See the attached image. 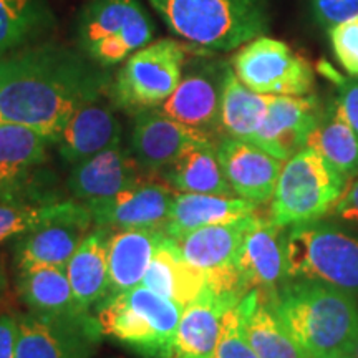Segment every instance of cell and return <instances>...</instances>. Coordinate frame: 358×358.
Instances as JSON below:
<instances>
[{
    "label": "cell",
    "mask_w": 358,
    "mask_h": 358,
    "mask_svg": "<svg viewBox=\"0 0 358 358\" xmlns=\"http://www.w3.org/2000/svg\"><path fill=\"white\" fill-rule=\"evenodd\" d=\"M110 70L78 48L40 42L0 58V124H22L57 143L75 111L110 93Z\"/></svg>",
    "instance_id": "obj_1"
},
{
    "label": "cell",
    "mask_w": 358,
    "mask_h": 358,
    "mask_svg": "<svg viewBox=\"0 0 358 358\" xmlns=\"http://www.w3.org/2000/svg\"><path fill=\"white\" fill-rule=\"evenodd\" d=\"M271 299L308 358L352 355L358 338V307L350 292L324 282L287 279Z\"/></svg>",
    "instance_id": "obj_2"
},
{
    "label": "cell",
    "mask_w": 358,
    "mask_h": 358,
    "mask_svg": "<svg viewBox=\"0 0 358 358\" xmlns=\"http://www.w3.org/2000/svg\"><path fill=\"white\" fill-rule=\"evenodd\" d=\"M169 32L208 52L241 48L268 29L267 0H150Z\"/></svg>",
    "instance_id": "obj_3"
},
{
    "label": "cell",
    "mask_w": 358,
    "mask_h": 358,
    "mask_svg": "<svg viewBox=\"0 0 358 358\" xmlns=\"http://www.w3.org/2000/svg\"><path fill=\"white\" fill-rule=\"evenodd\" d=\"M182 308L155 290L138 285L110 294L93 315L103 337L122 343L143 358H173Z\"/></svg>",
    "instance_id": "obj_4"
},
{
    "label": "cell",
    "mask_w": 358,
    "mask_h": 358,
    "mask_svg": "<svg viewBox=\"0 0 358 358\" xmlns=\"http://www.w3.org/2000/svg\"><path fill=\"white\" fill-rule=\"evenodd\" d=\"M73 30L78 50L110 69L153 42L156 25L140 0H87Z\"/></svg>",
    "instance_id": "obj_5"
},
{
    "label": "cell",
    "mask_w": 358,
    "mask_h": 358,
    "mask_svg": "<svg viewBox=\"0 0 358 358\" xmlns=\"http://www.w3.org/2000/svg\"><path fill=\"white\" fill-rule=\"evenodd\" d=\"M348 179L313 148H302L282 166L271 204L277 226L319 221L347 191Z\"/></svg>",
    "instance_id": "obj_6"
},
{
    "label": "cell",
    "mask_w": 358,
    "mask_h": 358,
    "mask_svg": "<svg viewBox=\"0 0 358 358\" xmlns=\"http://www.w3.org/2000/svg\"><path fill=\"white\" fill-rule=\"evenodd\" d=\"M287 279L324 282L358 292V239L329 222L312 221L285 231Z\"/></svg>",
    "instance_id": "obj_7"
},
{
    "label": "cell",
    "mask_w": 358,
    "mask_h": 358,
    "mask_svg": "<svg viewBox=\"0 0 358 358\" xmlns=\"http://www.w3.org/2000/svg\"><path fill=\"white\" fill-rule=\"evenodd\" d=\"M187 57L186 45L161 38L148 43L123 62L110 88L113 106L129 113L158 108L181 82Z\"/></svg>",
    "instance_id": "obj_8"
},
{
    "label": "cell",
    "mask_w": 358,
    "mask_h": 358,
    "mask_svg": "<svg viewBox=\"0 0 358 358\" xmlns=\"http://www.w3.org/2000/svg\"><path fill=\"white\" fill-rule=\"evenodd\" d=\"M232 70L245 87L262 95L303 96L313 88V69L282 40L261 35L244 43Z\"/></svg>",
    "instance_id": "obj_9"
},
{
    "label": "cell",
    "mask_w": 358,
    "mask_h": 358,
    "mask_svg": "<svg viewBox=\"0 0 358 358\" xmlns=\"http://www.w3.org/2000/svg\"><path fill=\"white\" fill-rule=\"evenodd\" d=\"M93 226V214L82 201L48 204L42 217L17 237V271L32 266L66 267Z\"/></svg>",
    "instance_id": "obj_10"
},
{
    "label": "cell",
    "mask_w": 358,
    "mask_h": 358,
    "mask_svg": "<svg viewBox=\"0 0 358 358\" xmlns=\"http://www.w3.org/2000/svg\"><path fill=\"white\" fill-rule=\"evenodd\" d=\"M101 338L93 312L17 315V358H90Z\"/></svg>",
    "instance_id": "obj_11"
},
{
    "label": "cell",
    "mask_w": 358,
    "mask_h": 358,
    "mask_svg": "<svg viewBox=\"0 0 358 358\" xmlns=\"http://www.w3.org/2000/svg\"><path fill=\"white\" fill-rule=\"evenodd\" d=\"M254 216L256 214L237 221L199 227L173 241L185 261L208 275L211 287L244 299L245 292L237 274V256Z\"/></svg>",
    "instance_id": "obj_12"
},
{
    "label": "cell",
    "mask_w": 358,
    "mask_h": 358,
    "mask_svg": "<svg viewBox=\"0 0 358 358\" xmlns=\"http://www.w3.org/2000/svg\"><path fill=\"white\" fill-rule=\"evenodd\" d=\"M227 70L229 65L224 62L199 60L191 64L182 71L173 95L158 106L159 111L219 143L224 138L221 103Z\"/></svg>",
    "instance_id": "obj_13"
},
{
    "label": "cell",
    "mask_w": 358,
    "mask_h": 358,
    "mask_svg": "<svg viewBox=\"0 0 358 358\" xmlns=\"http://www.w3.org/2000/svg\"><path fill=\"white\" fill-rule=\"evenodd\" d=\"M176 191L168 182L141 181L115 198L88 206L95 226L111 231H164Z\"/></svg>",
    "instance_id": "obj_14"
},
{
    "label": "cell",
    "mask_w": 358,
    "mask_h": 358,
    "mask_svg": "<svg viewBox=\"0 0 358 358\" xmlns=\"http://www.w3.org/2000/svg\"><path fill=\"white\" fill-rule=\"evenodd\" d=\"M198 143H216L198 129L169 118L159 108L134 115L131 153L148 173H163L187 148Z\"/></svg>",
    "instance_id": "obj_15"
},
{
    "label": "cell",
    "mask_w": 358,
    "mask_h": 358,
    "mask_svg": "<svg viewBox=\"0 0 358 358\" xmlns=\"http://www.w3.org/2000/svg\"><path fill=\"white\" fill-rule=\"evenodd\" d=\"M284 229L271 217L254 216L237 256V274L245 294L254 289L274 292L287 280Z\"/></svg>",
    "instance_id": "obj_16"
},
{
    "label": "cell",
    "mask_w": 358,
    "mask_h": 358,
    "mask_svg": "<svg viewBox=\"0 0 358 358\" xmlns=\"http://www.w3.org/2000/svg\"><path fill=\"white\" fill-rule=\"evenodd\" d=\"M320 111L315 95L274 96L252 143L285 163L307 146Z\"/></svg>",
    "instance_id": "obj_17"
},
{
    "label": "cell",
    "mask_w": 358,
    "mask_h": 358,
    "mask_svg": "<svg viewBox=\"0 0 358 358\" xmlns=\"http://www.w3.org/2000/svg\"><path fill=\"white\" fill-rule=\"evenodd\" d=\"M143 169L131 150L122 145L73 164L69 176V189L75 199L87 206L115 198L120 192L145 181Z\"/></svg>",
    "instance_id": "obj_18"
},
{
    "label": "cell",
    "mask_w": 358,
    "mask_h": 358,
    "mask_svg": "<svg viewBox=\"0 0 358 358\" xmlns=\"http://www.w3.org/2000/svg\"><path fill=\"white\" fill-rule=\"evenodd\" d=\"M217 156L236 196L256 204L272 199L284 161L266 153L254 143L229 136L217 143Z\"/></svg>",
    "instance_id": "obj_19"
},
{
    "label": "cell",
    "mask_w": 358,
    "mask_h": 358,
    "mask_svg": "<svg viewBox=\"0 0 358 358\" xmlns=\"http://www.w3.org/2000/svg\"><path fill=\"white\" fill-rule=\"evenodd\" d=\"M241 301L239 295L219 292L209 284L206 285L182 310L173 358H213L221 337L224 315Z\"/></svg>",
    "instance_id": "obj_20"
},
{
    "label": "cell",
    "mask_w": 358,
    "mask_h": 358,
    "mask_svg": "<svg viewBox=\"0 0 358 358\" xmlns=\"http://www.w3.org/2000/svg\"><path fill=\"white\" fill-rule=\"evenodd\" d=\"M123 127L113 106L96 100L75 111L55 145L66 163L73 164L122 145Z\"/></svg>",
    "instance_id": "obj_21"
},
{
    "label": "cell",
    "mask_w": 358,
    "mask_h": 358,
    "mask_svg": "<svg viewBox=\"0 0 358 358\" xmlns=\"http://www.w3.org/2000/svg\"><path fill=\"white\" fill-rule=\"evenodd\" d=\"M271 294L254 289L237 303L249 345L259 358H308L280 320Z\"/></svg>",
    "instance_id": "obj_22"
},
{
    "label": "cell",
    "mask_w": 358,
    "mask_h": 358,
    "mask_svg": "<svg viewBox=\"0 0 358 358\" xmlns=\"http://www.w3.org/2000/svg\"><path fill=\"white\" fill-rule=\"evenodd\" d=\"M166 237V232L158 229L111 232L108 244L110 294L127 292L141 285L156 250Z\"/></svg>",
    "instance_id": "obj_23"
},
{
    "label": "cell",
    "mask_w": 358,
    "mask_h": 358,
    "mask_svg": "<svg viewBox=\"0 0 358 358\" xmlns=\"http://www.w3.org/2000/svg\"><path fill=\"white\" fill-rule=\"evenodd\" d=\"M257 206L252 201L239 196L198 194V192H178L174 194L173 208L164 232L171 237L187 234L213 224H224L257 213Z\"/></svg>",
    "instance_id": "obj_24"
},
{
    "label": "cell",
    "mask_w": 358,
    "mask_h": 358,
    "mask_svg": "<svg viewBox=\"0 0 358 358\" xmlns=\"http://www.w3.org/2000/svg\"><path fill=\"white\" fill-rule=\"evenodd\" d=\"M111 229L93 226L90 234L71 256L65 271L82 308L92 312L110 294L108 244Z\"/></svg>",
    "instance_id": "obj_25"
},
{
    "label": "cell",
    "mask_w": 358,
    "mask_h": 358,
    "mask_svg": "<svg viewBox=\"0 0 358 358\" xmlns=\"http://www.w3.org/2000/svg\"><path fill=\"white\" fill-rule=\"evenodd\" d=\"M141 285L185 308L203 292L208 285V275L191 267L168 236L156 250Z\"/></svg>",
    "instance_id": "obj_26"
},
{
    "label": "cell",
    "mask_w": 358,
    "mask_h": 358,
    "mask_svg": "<svg viewBox=\"0 0 358 358\" xmlns=\"http://www.w3.org/2000/svg\"><path fill=\"white\" fill-rule=\"evenodd\" d=\"M161 174L164 182L178 192L236 196L219 163L217 143H198L189 146Z\"/></svg>",
    "instance_id": "obj_27"
},
{
    "label": "cell",
    "mask_w": 358,
    "mask_h": 358,
    "mask_svg": "<svg viewBox=\"0 0 358 358\" xmlns=\"http://www.w3.org/2000/svg\"><path fill=\"white\" fill-rule=\"evenodd\" d=\"M55 29L48 0H0V58L40 43Z\"/></svg>",
    "instance_id": "obj_28"
},
{
    "label": "cell",
    "mask_w": 358,
    "mask_h": 358,
    "mask_svg": "<svg viewBox=\"0 0 358 358\" xmlns=\"http://www.w3.org/2000/svg\"><path fill=\"white\" fill-rule=\"evenodd\" d=\"M17 287L32 312L50 315H75L90 312L80 306L71 289L65 267L32 266L19 268Z\"/></svg>",
    "instance_id": "obj_29"
},
{
    "label": "cell",
    "mask_w": 358,
    "mask_h": 358,
    "mask_svg": "<svg viewBox=\"0 0 358 358\" xmlns=\"http://www.w3.org/2000/svg\"><path fill=\"white\" fill-rule=\"evenodd\" d=\"M52 140L22 124H0V189L29 182L35 168L47 159Z\"/></svg>",
    "instance_id": "obj_30"
},
{
    "label": "cell",
    "mask_w": 358,
    "mask_h": 358,
    "mask_svg": "<svg viewBox=\"0 0 358 358\" xmlns=\"http://www.w3.org/2000/svg\"><path fill=\"white\" fill-rule=\"evenodd\" d=\"M307 146L319 151L347 179L358 174V134L337 98L322 108Z\"/></svg>",
    "instance_id": "obj_31"
},
{
    "label": "cell",
    "mask_w": 358,
    "mask_h": 358,
    "mask_svg": "<svg viewBox=\"0 0 358 358\" xmlns=\"http://www.w3.org/2000/svg\"><path fill=\"white\" fill-rule=\"evenodd\" d=\"M275 95H262L245 87L229 66L222 90L221 128L224 136L252 143Z\"/></svg>",
    "instance_id": "obj_32"
},
{
    "label": "cell",
    "mask_w": 358,
    "mask_h": 358,
    "mask_svg": "<svg viewBox=\"0 0 358 358\" xmlns=\"http://www.w3.org/2000/svg\"><path fill=\"white\" fill-rule=\"evenodd\" d=\"M52 203H55L52 196L38 194L29 182L0 189V244L29 231Z\"/></svg>",
    "instance_id": "obj_33"
},
{
    "label": "cell",
    "mask_w": 358,
    "mask_h": 358,
    "mask_svg": "<svg viewBox=\"0 0 358 358\" xmlns=\"http://www.w3.org/2000/svg\"><path fill=\"white\" fill-rule=\"evenodd\" d=\"M213 358H259L245 338L237 306L224 315L221 337Z\"/></svg>",
    "instance_id": "obj_34"
},
{
    "label": "cell",
    "mask_w": 358,
    "mask_h": 358,
    "mask_svg": "<svg viewBox=\"0 0 358 358\" xmlns=\"http://www.w3.org/2000/svg\"><path fill=\"white\" fill-rule=\"evenodd\" d=\"M335 58L350 77H358V15L329 30Z\"/></svg>",
    "instance_id": "obj_35"
},
{
    "label": "cell",
    "mask_w": 358,
    "mask_h": 358,
    "mask_svg": "<svg viewBox=\"0 0 358 358\" xmlns=\"http://www.w3.org/2000/svg\"><path fill=\"white\" fill-rule=\"evenodd\" d=\"M312 10L319 25L330 30L358 15V0H312Z\"/></svg>",
    "instance_id": "obj_36"
},
{
    "label": "cell",
    "mask_w": 358,
    "mask_h": 358,
    "mask_svg": "<svg viewBox=\"0 0 358 358\" xmlns=\"http://www.w3.org/2000/svg\"><path fill=\"white\" fill-rule=\"evenodd\" d=\"M320 71L337 85V100L345 111L348 122L358 134V77H342L338 71H335L327 64H320Z\"/></svg>",
    "instance_id": "obj_37"
},
{
    "label": "cell",
    "mask_w": 358,
    "mask_h": 358,
    "mask_svg": "<svg viewBox=\"0 0 358 358\" xmlns=\"http://www.w3.org/2000/svg\"><path fill=\"white\" fill-rule=\"evenodd\" d=\"M0 358H17V315L0 313Z\"/></svg>",
    "instance_id": "obj_38"
},
{
    "label": "cell",
    "mask_w": 358,
    "mask_h": 358,
    "mask_svg": "<svg viewBox=\"0 0 358 358\" xmlns=\"http://www.w3.org/2000/svg\"><path fill=\"white\" fill-rule=\"evenodd\" d=\"M335 213L338 217L345 219L348 222L358 224V179L348 189L335 206Z\"/></svg>",
    "instance_id": "obj_39"
},
{
    "label": "cell",
    "mask_w": 358,
    "mask_h": 358,
    "mask_svg": "<svg viewBox=\"0 0 358 358\" xmlns=\"http://www.w3.org/2000/svg\"><path fill=\"white\" fill-rule=\"evenodd\" d=\"M7 284V277H6V271H3V266H2V261H0V290L6 287Z\"/></svg>",
    "instance_id": "obj_40"
},
{
    "label": "cell",
    "mask_w": 358,
    "mask_h": 358,
    "mask_svg": "<svg viewBox=\"0 0 358 358\" xmlns=\"http://www.w3.org/2000/svg\"><path fill=\"white\" fill-rule=\"evenodd\" d=\"M352 357H353V358H358V338H357V343H355V347H353Z\"/></svg>",
    "instance_id": "obj_41"
},
{
    "label": "cell",
    "mask_w": 358,
    "mask_h": 358,
    "mask_svg": "<svg viewBox=\"0 0 358 358\" xmlns=\"http://www.w3.org/2000/svg\"><path fill=\"white\" fill-rule=\"evenodd\" d=\"M340 358H353L352 355H345V357H340Z\"/></svg>",
    "instance_id": "obj_42"
}]
</instances>
